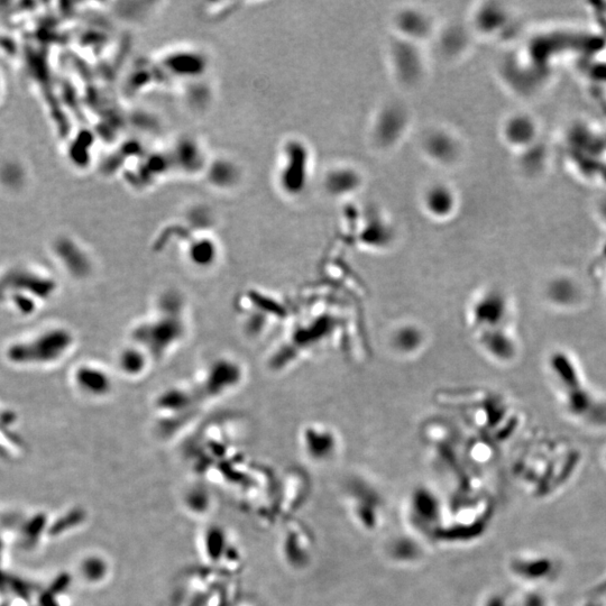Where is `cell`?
I'll return each instance as SVG.
<instances>
[{
	"instance_id": "cell-1",
	"label": "cell",
	"mask_w": 606,
	"mask_h": 606,
	"mask_svg": "<svg viewBox=\"0 0 606 606\" xmlns=\"http://www.w3.org/2000/svg\"><path fill=\"white\" fill-rule=\"evenodd\" d=\"M509 568L530 590L555 583L563 572L562 562L555 555L543 552L520 553L511 559Z\"/></svg>"
},
{
	"instance_id": "cell-2",
	"label": "cell",
	"mask_w": 606,
	"mask_h": 606,
	"mask_svg": "<svg viewBox=\"0 0 606 606\" xmlns=\"http://www.w3.org/2000/svg\"><path fill=\"white\" fill-rule=\"evenodd\" d=\"M409 519L416 529L428 531L430 527L436 526L439 516V503L436 495L426 490H419L412 493L409 500Z\"/></svg>"
},
{
	"instance_id": "cell-3",
	"label": "cell",
	"mask_w": 606,
	"mask_h": 606,
	"mask_svg": "<svg viewBox=\"0 0 606 606\" xmlns=\"http://www.w3.org/2000/svg\"><path fill=\"white\" fill-rule=\"evenodd\" d=\"M481 606H519V599H513L504 592H493L485 596Z\"/></svg>"
},
{
	"instance_id": "cell-4",
	"label": "cell",
	"mask_w": 606,
	"mask_h": 606,
	"mask_svg": "<svg viewBox=\"0 0 606 606\" xmlns=\"http://www.w3.org/2000/svg\"><path fill=\"white\" fill-rule=\"evenodd\" d=\"M519 606H552V604L543 593L531 590L519 599Z\"/></svg>"
},
{
	"instance_id": "cell-5",
	"label": "cell",
	"mask_w": 606,
	"mask_h": 606,
	"mask_svg": "<svg viewBox=\"0 0 606 606\" xmlns=\"http://www.w3.org/2000/svg\"><path fill=\"white\" fill-rule=\"evenodd\" d=\"M580 606H605L603 602L596 600V599H590V600H586L584 601V603H582Z\"/></svg>"
},
{
	"instance_id": "cell-6",
	"label": "cell",
	"mask_w": 606,
	"mask_h": 606,
	"mask_svg": "<svg viewBox=\"0 0 606 606\" xmlns=\"http://www.w3.org/2000/svg\"><path fill=\"white\" fill-rule=\"evenodd\" d=\"M605 463H606V456H605Z\"/></svg>"
}]
</instances>
